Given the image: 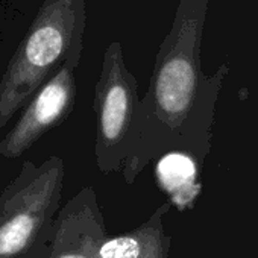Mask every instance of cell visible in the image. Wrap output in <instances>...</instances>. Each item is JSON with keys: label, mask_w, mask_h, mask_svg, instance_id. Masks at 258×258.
I'll use <instances>...</instances> for the list:
<instances>
[{"label": "cell", "mask_w": 258, "mask_h": 258, "mask_svg": "<svg viewBox=\"0 0 258 258\" xmlns=\"http://www.w3.org/2000/svg\"><path fill=\"white\" fill-rule=\"evenodd\" d=\"M210 0H179L169 34L160 44L151 82L140 102L133 154L121 173L127 184L154 160L182 152L205 163L228 64L213 75L201 66Z\"/></svg>", "instance_id": "1"}, {"label": "cell", "mask_w": 258, "mask_h": 258, "mask_svg": "<svg viewBox=\"0 0 258 258\" xmlns=\"http://www.w3.org/2000/svg\"><path fill=\"white\" fill-rule=\"evenodd\" d=\"M87 0H44L0 79V131L72 58L82 56Z\"/></svg>", "instance_id": "2"}, {"label": "cell", "mask_w": 258, "mask_h": 258, "mask_svg": "<svg viewBox=\"0 0 258 258\" xmlns=\"http://www.w3.org/2000/svg\"><path fill=\"white\" fill-rule=\"evenodd\" d=\"M66 166L59 157L23 161L0 193V258H32L49 243L61 210Z\"/></svg>", "instance_id": "3"}, {"label": "cell", "mask_w": 258, "mask_h": 258, "mask_svg": "<svg viewBox=\"0 0 258 258\" xmlns=\"http://www.w3.org/2000/svg\"><path fill=\"white\" fill-rule=\"evenodd\" d=\"M142 99L118 41L108 44L94 87L96 164L103 175L121 172L133 154Z\"/></svg>", "instance_id": "4"}, {"label": "cell", "mask_w": 258, "mask_h": 258, "mask_svg": "<svg viewBox=\"0 0 258 258\" xmlns=\"http://www.w3.org/2000/svg\"><path fill=\"white\" fill-rule=\"evenodd\" d=\"M79 62V58L69 59L31 97L16 124L0 140V155L4 158H20L72 114L76 102V69Z\"/></svg>", "instance_id": "5"}, {"label": "cell", "mask_w": 258, "mask_h": 258, "mask_svg": "<svg viewBox=\"0 0 258 258\" xmlns=\"http://www.w3.org/2000/svg\"><path fill=\"white\" fill-rule=\"evenodd\" d=\"M105 238L97 195L91 187H84L56 214L46 258H97Z\"/></svg>", "instance_id": "6"}, {"label": "cell", "mask_w": 258, "mask_h": 258, "mask_svg": "<svg viewBox=\"0 0 258 258\" xmlns=\"http://www.w3.org/2000/svg\"><path fill=\"white\" fill-rule=\"evenodd\" d=\"M160 216L157 219V223H155V228L152 231V235L149 238V243H148V247L143 253L142 258H167L169 255V249H170V237L166 235L164 232V216L167 214L169 208H170V204L166 202L160 207Z\"/></svg>", "instance_id": "7"}, {"label": "cell", "mask_w": 258, "mask_h": 258, "mask_svg": "<svg viewBox=\"0 0 258 258\" xmlns=\"http://www.w3.org/2000/svg\"><path fill=\"white\" fill-rule=\"evenodd\" d=\"M46 255H47V244L41 246V247L35 252V255H34L32 258H46Z\"/></svg>", "instance_id": "8"}]
</instances>
